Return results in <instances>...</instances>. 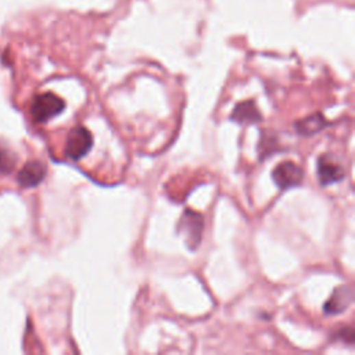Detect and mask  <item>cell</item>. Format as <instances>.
Instances as JSON below:
<instances>
[{
	"label": "cell",
	"mask_w": 355,
	"mask_h": 355,
	"mask_svg": "<svg viewBox=\"0 0 355 355\" xmlns=\"http://www.w3.org/2000/svg\"><path fill=\"white\" fill-rule=\"evenodd\" d=\"M204 229V219L199 212L186 210L182 215L176 230L185 238V242L191 250H196L201 243Z\"/></svg>",
	"instance_id": "obj_1"
},
{
	"label": "cell",
	"mask_w": 355,
	"mask_h": 355,
	"mask_svg": "<svg viewBox=\"0 0 355 355\" xmlns=\"http://www.w3.org/2000/svg\"><path fill=\"white\" fill-rule=\"evenodd\" d=\"M92 146H93L92 134L85 127H75L69 134L67 145H66V156L73 161H78L90 151Z\"/></svg>",
	"instance_id": "obj_4"
},
{
	"label": "cell",
	"mask_w": 355,
	"mask_h": 355,
	"mask_svg": "<svg viewBox=\"0 0 355 355\" xmlns=\"http://www.w3.org/2000/svg\"><path fill=\"white\" fill-rule=\"evenodd\" d=\"M64 108V100L53 93H42L35 97L31 106V114L36 123H47L53 117L62 114Z\"/></svg>",
	"instance_id": "obj_2"
},
{
	"label": "cell",
	"mask_w": 355,
	"mask_h": 355,
	"mask_svg": "<svg viewBox=\"0 0 355 355\" xmlns=\"http://www.w3.org/2000/svg\"><path fill=\"white\" fill-rule=\"evenodd\" d=\"M46 175V165L40 161H29L19 172V184L24 188H34L39 185Z\"/></svg>",
	"instance_id": "obj_8"
},
{
	"label": "cell",
	"mask_w": 355,
	"mask_h": 355,
	"mask_svg": "<svg viewBox=\"0 0 355 355\" xmlns=\"http://www.w3.org/2000/svg\"><path fill=\"white\" fill-rule=\"evenodd\" d=\"M329 125V121L325 120V117L319 112L306 118V120L300 121L295 124V130L303 136H313L317 135L318 132H321L323 128H326Z\"/></svg>",
	"instance_id": "obj_9"
},
{
	"label": "cell",
	"mask_w": 355,
	"mask_h": 355,
	"mask_svg": "<svg viewBox=\"0 0 355 355\" xmlns=\"http://www.w3.org/2000/svg\"><path fill=\"white\" fill-rule=\"evenodd\" d=\"M317 172L319 178V184L322 186H329L343 181L344 169L336 161H333L329 156H321L318 158Z\"/></svg>",
	"instance_id": "obj_5"
},
{
	"label": "cell",
	"mask_w": 355,
	"mask_h": 355,
	"mask_svg": "<svg viewBox=\"0 0 355 355\" xmlns=\"http://www.w3.org/2000/svg\"><path fill=\"white\" fill-rule=\"evenodd\" d=\"M230 120L241 125H254L262 120V115L258 111L256 101L247 100V101L239 103L234 107L230 115Z\"/></svg>",
	"instance_id": "obj_7"
},
{
	"label": "cell",
	"mask_w": 355,
	"mask_h": 355,
	"mask_svg": "<svg viewBox=\"0 0 355 355\" xmlns=\"http://www.w3.org/2000/svg\"><path fill=\"white\" fill-rule=\"evenodd\" d=\"M16 165V158L12 154V151L0 145V173H9Z\"/></svg>",
	"instance_id": "obj_10"
},
{
	"label": "cell",
	"mask_w": 355,
	"mask_h": 355,
	"mask_svg": "<svg viewBox=\"0 0 355 355\" xmlns=\"http://www.w3.org/2000/svg\"><path fill=\"white\" fill-rule=\"evenodd\" d=\"M272 180L280 191H287L303 182L304 171L293 161H283L272 171Z\"/></svg>",
	"instance_id": "obj_3"
},
{
	"label": "cell",
	"mask_w": 355,
	"mask_h": 355,
	"mask_svg": "<svg viewBox=\"0 0 355 355\" xmlns=\"http://www.w3.org/2000/svg\"><path fill=\"white\" fill-rule=\"evenodd\" d=\"M352 300H354L352 289L350 286H340L332 293L329 300L325 303L323 306L325 314L339 315L352 304Z\"/></svg>",
	"instance_id": "obj_6"
}]
</instances>
